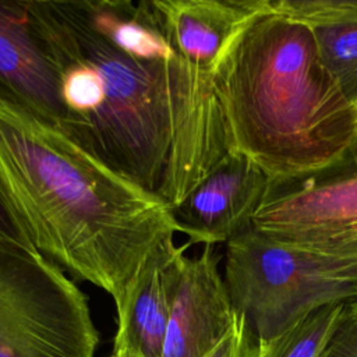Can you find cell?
Masks as SVG:
<instances>
[{
    "label": "cell",
    "instance_id": "cell-1",
    "mask_svg": "<svg viewBox=\"0 0 357 357\" xmlns=\"http://www.w3.org/2000/svg\"><path fill=\"white\" fill-rule=\"evenodd\" d=\"M60 67L63 135L141 188L156 194L169 159L197 169L225 146L213 74L180 56L146 63L113 47L82 1L33 0Z\"/></svg>",
    "mask_w": 357,
    "mask_h": 357
},
{
    "label": "cell",
    "instance_id": "cell-2",
    "mask_svg": "<svg viewBox=\"0 0 357 357\" xmlns=\"http://www.w3.org/2000/svg\"><path fill=\"white\" fill-rule=\"evenodd\" d=\"M0 187L32 245L117 304L174 226L166 204L61 132L0 105Z\"/></svg>",
    "mask_w": 357,
    "mask_h": 357
},
{
    "label": "cell",
    "instance_id": "cell-3",
    "mask_svg": "<svg viewBox=\"0 0 357 357\" xmlns=\"http://www.w3.org/2000/svg\"><path fill=\"white\" fill-rule=\"evenodd\" d=\"M259 11L213 73L231 152L272 181L318 172L357 139V106L322 64L301 22Z\"/></svg>",
    "mask_w": 357,
    "mask_h": 357
},
{
    "label": "cell",
    "instance_id": "cell-4",
    "mask_svg": "<svg viewBox=\"0 0 357 357\" xmlns=\"http://www.w3.org/2000/svg\"><path fill=\"white\" fill-rule=\"evenodd\" d=\"M223 258L233 307L259 346L321 307L357 298V282L336 265L273 241L252 226L225 244Z\"/></svg>",
    "mask_w": 357,
    "mask_h": 357
},
{
    "label": "cell",
    "instance_id": "cell-5",
    "mask_svg": "<svg viewBox=\"0 0 357 357\" xmlns=\"http://www.w3.org/2000/svg\"><path fill=\"white\" fill-rule=\"evenodd\" d=\"M85 294L33 247L0 237V357H93Z\"/></svg>",
    "mask_w": 357,
    "mask_h": 357
},
{
    "label": "cell",
    "instance_id": "cell-6",
    "mask_svg": "<svg viewBox=\"0 0 357 357\" xmlns=\"http://www.w3.org/2000/svg\"><path fill=\"white\" fill-rule=\"evenodd\" d=\"M252 227L357 282V139L318 172L271 180Z\"/></svg>",
    "mask_w": 357,
    "mask_h": 357
},
{
    "label": "cell",
    "instance_id": "cell-7",
    "mask_svg": "<svg viewBox=\"0 0 357 357\" xmlns=\"http://www.w3.org/2000/svg\"><path fill=\"white\" fill-rule=\"evenodd\" d=\"M0 105L64 132L60 67L32 0H0Z\"/></svg>",
    "mask_w": 357,
    "mask_h": 357
},
{
    "label": "cell",
    "instance_id": "cell-8",
    "mask_svg": "<svg viewBox=\"0 0 357 357\" xmlns=\"http://www.w3.org/2000/svg\"><path fill=\"white\" fill-rule=\"evenodd\" d=\"M269 176L247 156L230 152L169 213L176 231L190 244H226L252 226Z\"/></svg>",
    "mask_w": 357,
    "mask_h": 357
},
{
    "label": "cell",
    "instance_id": "cell-9",
    "mask_svg": "<svg viewBox=\"0 0 357 357\" xmlns=\"http://www.w3.org/2000/svg\"><path fill=\"white\" fill-rule=\"evenodd\" d=\"M188 245H176L173 234H167L148 252L127 283L116 304L114 357H162Z\"/></svg>",
    "mask_w": 357,
    "mask_h": 357
},
{
    "label": "cell",
    "instance_id": "cell-10",
    "mask_svg": "<svg viewBox=\"0 0 357 357\" xmlns=\"http://www.w3.org/2000/svg\"><path fill=\"white\" fill-rule=\"evenodd\" d=\"M220 255L215 245H204L187 257L172 307L162 357H204L229 332L237 311L230 300Z\"/></svg>",
    "mask_w": 357,
    "mask_h": 357
},
{
    "label": "cell",
    "instance_id": "cell-11",
    "mask_svg": "<svg viewBox=\"0 0 357 357\" xmlns=\"http://www.w3.org/2000/svg\"><path fill=\"white\" fill-rule=\"evenodd\" d=\"M174 52L213 74L233 42L259 11L258 0H152Z\"/></svg>",
    "mask_w": 357,
    "mask_h": 357
},
{
    "label": "cell",
    "instance_id": "cell-12",
    "mask_svg": "<svg viewBox=\"0 0 357 357\" xmlns=\"http://www.w3.org/2000/svg\"><path fill=\"white\" fill-rule=\"evenodd\" d=\"M264 4L311 31L322 64L357 106V0H264Z\"/></svg>",
    "mask_w": 357,
    "mask_h": 357
},
{
    "label": "cell",
    "instance_id": "cell-13",
    "mask_svg": "<svg viewBox=\"0 0 357 357\" xmlns=\"http://www.w3.org/2000/svg\"><path fill=\"white\" fill-rule=\"evenodd\" d=\"M89 24L119 52L146 63L178 57L172 47L152 0H82Z\"/></svg>",
    "mask_w": 357,
    "mask_h": 357
},
{
    "label": "cell",
    "instance_id": "cell-14",
    "mask_svg": "<svg viewBox=\"0 0 357 357\" xmlns=\"http://www.w3.org/2000/svg\"><path fill=\"white\" fill-rule=\"evenodd\" d=\"M343 304L321 307L261 347L259 357H324Z\"/></svg>",
    "mask_w": 357,
    "mask_h": 357
},
{
    "label": "cell",
    "instance_id": "cell-15",
    "mask_svg": "<svg viewBox=\"0 0 357 357\" xmlns=\"http://www.w3.org/2000/svg\"><path fill=\"white\" fill-rule=\"evenodd\" d=\"M324 357H357V298L343 304Z\"/></svg>",
    "mask_w": 357,
    "mask_h": 357
},
{
    "label": "cell",
    "instance_id": "cell-16",
    "mask_svg": "<svg viewBox=\"0 0 357 357\" xmlns=\"http://www.w3.org/2000/svg\"><path fill=\"white\" fill-rule=\"evenodd\" d=\"M261 347L258 339L247 324L245 318L237 312L234 324L222 340L204 357H259Z\"/></svg>",
    "mask_w": 357,
    "mask_h": 357
},
{
    "label": "cell",
    "instance_id": "cell-17",
    "mask_svg": "<svg viewBox=\"0 0 357 357\" xmlns=\"http://www.w3.org/2000/svg\"><path fill=\"white\" fill-rule=\"evenodd\" d=\"M0 237L18 241L28 247H33L24 229L22 222L20 220L18 215L15 213L13 205L10 204L1 187H0Z\"/></svg>",
    "mask_w": 357,
    "mask_h": 357
},
{
    "label": "cell",
    "instance_id": "cell-18",
    "mask_svg": "<svg viewBox=\"0 0 357 357\" xmlns=\"http://www.w3.org/2000/svg\"><path fill=\"white\" fill-rule=\"evenodd\" d=\"M112 357H114V356H112Z\"/></svg>",
    "mask_w": 357,
    "mask_h": 357
}]
</instances>
